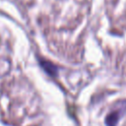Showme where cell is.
Here are the masks:
<instances>
[{"instance_id": "1", "label": "cell", "mask_w": 126, "mask_h": 126, "mask_svg": "<svg viewBox=\"0 0 126 126\" xmlns=\"http://www.w3.org/2000/svg\"><path fill=\"white\" fill-rule=\"evenodd\" d=\"M120 110L119 111H113V112L109 113L106 116L105 123H106L107 126H116V124L119 121V119L121 117V114H122V111H120Z\"/></svg>"}, {"instance_id": "2", "label": "cell", "mask_w": 126, "mask_h": 126, "mask_svg": "<svg viewBox=\"0 0 126 126\" xmlns=\"http://www.w3.org/2000/svg\"><path fill=\"white\" fill-rule=\"evenodd\" d=\"M40 65L45 70V72L48 73L49 75L55 76L57 74V67L54 64H52L51 62H48L46 60H40Z\"/></svg>"}]
</instances>
